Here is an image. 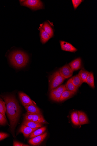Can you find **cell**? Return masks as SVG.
<instances>
[{
  "label": "cell",
  "mask_w": 97,
  "mask_h": 146,
  "mask_svg": "<svg viewBox=\"0 0 97 146\" xmlns=\"http://www.w3.org/2000/svg\"><path fill=\"white\" fill-rule=\"evenodd\" d=\"M3 98L6 107V113L10 122V129L11 133L15 137V130L19 120L21 113V108L15 97L7 96Z\"/></svg>",
  "instance_id": "obj_1"
},
{
  "label": "cell",
  "mask_w": 97,
  "mask_h": 146,
  "mask_svg": "<svg viewBox=\"0 0 97 146\" xmlns=\"http://www.w3.org/2000/svg\"><path fill=\"white\" fill-rule=\"evenodd\" d=\"M10 60L11 64L17 68L25 67L28 63L29 56L25 52L19 50L14 51L11 53Z\"/></svg>",
  "instance_id": "obj_2"
},
{
  "label": "cell",
  "mask_w": 97,
  "mask_h": 146,
  "mask_svg": "<svg viewBox=\"0 0 97 146\" xmlns=\"http://www.w3.org/2000/svg\"><path fill=\"white\" fill-rule=\"evenodd\" d=\"M65 79L60 74L59 71L55 72L49 78V81L50 90L60 86Z\"/></svg>",
  "instance_id": "obj_3"
},
{
  "label": "cell",
  "mask_w": 97,
  "mask_h": 146,
  "mask_svg": "<svg viewBox=\"0 0 97 146\" xmlns=\"http://www.w3.org/2000/svg\"><path fill=\"white\" fill-rule=\"evenodd\" d=\"M20 1L22 5L28 7L33 10L44 8L42 2L39 0H26Z\"/></svg>",
  "instance_id": "obj_4"
},
{
  "label": "cell",
  "mask_w": 97,
  "mask_h": 146,
  "mask_svg": "<svg viewBox=\"0 0 97 146\" xmlns=\"http://www.w3.org/2000/svg\"><path fill=\"white\" fill-rule=\"evenodd\" d=\"M24 120L33 121L43 124L48 123L42 114L27 112L24 116Z\"/></svg>",
  "instance_id": "obj_5"
},
{
  "label": "cell",
  "mask_w": 97,
  "mask_h": 146,
  "mask_svg": "<svg viewBox=\"0 0 97 146\" xmlns=\"http://www.w3.org/2000/svg\"><path fill=\"white\" fill-rule=\"evenodd\" d=\"M66 90L65 85H60L51 90L50 94V98L54 101L59 102V99L62 94Z\"/></svg>",
  "instance_id": "obj_6"
},
{
  "label": "cell",
  "mask_w": 97,
  "mask_h": 146,
  "mask_svg": "<svg viewBox=\"0 0 97 146\" xmlns=\"http://www.w3.org/2000/svg\"><path fill=\"white\" fill-rule=\"evenodd\" d=\"M59 71L60 74L65 79L71 77L73 73L68 64H66L60 68Z\"/></svg>",
  "instance_id": "obj_7"
},
{
  "label": "cell",
  "mask_w": 97,
  "mask_h": 146,
  "mask_svg": "<svg viewBox=\"0 0 97 146\" xmlns=\"http://www.w3.org/2000/svg\"><path fill=\"white\" fill-rule=\"evenodd\" d=\"M47 135V133L31 138L29 141V143L33 145H36L40 144L45 139Z\"/></svg>",
  "instance_id": "obj_8"
},
{
  "label": "cell",
  "mask_w": 97,
  "mask_h": 146,
  "mask_svg": "<svg viewBox=\"0 0 97 146\" xmlns=\"http://www.w3.org/2000/svg\"><path fill=\"white\" fill-rule=\"evenodd\" d=\"M38 128H32L22 124L19 129L18 132L22 133L25 137L27 138L29 137L33 131Z\"/></svg>",
  "instance_id": "obj_9"
},
{
  "label": "cell",
  "mask_w": 97,
  "mask_h": 146,
  "mask_svg": "<svg viewBox=\"0 0 97 146\" xmlns=\"http://www.w3.org/2000/svg\"><path fill=\"white\" fill-rule=\"evenodd\" d=\"M19 95L21 102L24 107L30 105H36L30 97L24 93L20 92Z\"/></svg>",
  "instance_id": "obj_10"
},
{
  "label": "cell",
  "mask_w": 97,
  "mask_h": 146,
  "mask_svg": "<svg viewBox=\"0 0 97 146\" xmlns=\"http://www.w3.org/2000/svg\"><path fill=\"white\" fill-rule=\"evenodd\" d=\"M60 43L61 49L64 51L75 52L77 49L71 44L63 41H60Z\"/></svg>",
  "instance_id": "obj_11"
},
{
  "label": "cell",
  "mask_w": 97,
  "mask_h": 146,
  "mask_svg": "<svg viewBox=\"0 0 97 146\" xmlns=\"http://www.w3.org/2000/svg\"><path fill=\"white\" fill-rule=\"evenodd\" d=\"M39 30L40 32L41 42L43 44H44L47 42L51 38L49 34L43 29V24H41L40 25Z\"/></svg>",
  "instance_id": "obj_12"
},
{
  "label": "cell",
  "mask_w": 97,
  "mask_h": 146,
  "mask_svg": "<svg viewBox=\"0 0 97 146\" xmlns=\"http://www.w3.org/2000/svg\"><path fill=\"white\" fill-rule=\"evenodd\" d=\"M73 72L78 70L81 67V60L79 58L72 61L68 64Z\"/></svg>",
  "instance_id": "obj_13"
},
{
  "label": "cell",
  "mask_w": 97,
  "mask_h": 146,
  "mask_svg": "<svg viewBox=\"0 0 97 146\" xmlns=\"http://www.w3.org/2000/svg\"><path fill=\"white\" fill-rule=\"evenodd\" d=\"M79 120L80 125H84L89 123L88 119L86 113L82 111H77Z\"/></svg>",
  "instance_id": "obj_14"
},
{
  "label": "cell",
  "mask_w": 97,
  "mask_h": 146,
  "mask_svg": "<svg viewBox=\"0 0 97 146\" xmlns=\"http://www.w3.org/2000/svg\"><path fill=\"white\" fill-rule=\"evenodd\" d=\"M24 107L27 112L42 114L40 109L36 105H30Z\"/></svg>",
  "instance_id": "obj_15"
},
{
  "label": "cell",
  "mask_w": 97,
  "mask_h": 146,
  "mask_svg": "<svg viewBox=\"0 0 97 146\" xmlns=\"http://www.w3.org/2000/svg\"><path fill=\"white\" fill-rule=\"evenodd\" d=\"M23 124L32 128H39L43 126V124L33 121L24 120Z\"/></svg>",
  "instance_id": "obj_16"
},
{
  "label": "cell",
  "mask_w": 97,
  "mask_h": 146,
  "mask_svg": "<svg viewBox=\"0 0 97 146\" xmlns=\"http://www.w3.org/2000/svg\"><path fill=\"white\" fill-rule=\"evenodd\" d=\"M72 78H71L67 81L65 85L67 90L76 93L78 88L76 87L73 84L72 81Z\"/></svg>",
  "instance_id": "obj_17"
},
{
  "label": "cell",
  "mask_w": 97,
  "mask_h": 146,
  "mask_svg": "<svg viewBox=\"0 0 97 146\" xmlns=\"http://www.w3.org/2000/svg\"><path fill=\"white\" fill-rule=\"evenodd\" d=\"M75 93L66 90L62 94L60 98L59 102L63 101L70 98L76 94Z\"/></svg>",
  "instance_id": "obj_18"
},
{
  "label": "cell",
  "mask_w": 97,
  "mask_h": 146,
  "mask_svg": "<svg viewBox=\"0 0 97 146\" xmlns=\"http://www.w3.org/2000/svg\"><path fill=\"white\" fill-rule=\"evenodd\" d=\"M46 129V127H43L39 129H38L33 131L29 136L31 139L36 137L44 133Z\"/></svg>",
  "instance_id": "obj_19"
},
{
  "label": "cell",
  "mask_w": 97,
  "mask_h": 146,
  "mask_svg": "<svg viewBox=\"0 0 97 146\" xmlns=\"http://www.w3.org/2000/svg\"><path fill=\"white\" fill-rule=\"evenodd\" d=\"M86 83L92 88H95L94 74L92 72L89 73L86 79Z\"/></svg>",
  "instance_id": "obj_20"
},
{
  "label": "cell",
  "mask_w": 97,
  "mask_h": 146,
  "mask_svg": "<svg viewBox=\"0 0 97 146\" xmlns=\"http://www.w3.org/2000/svg\"><path fill=\"white\" fill-rule=\"evenodd\" d=\"M72 81L74 85L78 88L83 83L81 79L78 74L72 77Z\"/></svg>",
  "instance_id": "obj_21"
},
{
  "label": "cell",
  "mask_w": 97,
  "mask_h": 146,
  "mask_svg": "<svg viewBox=\"0 0 97 146\" xmlns=\"http://www.w3.org/2000/svg\"><path fill=\"white\" fill-rule=\"evenodd\" d=\"M43 28L44 30L49 35L51 38L53 35V29L50 25L47 22L43 24Z\"/></svg>",
  "instance_id": "obj_22"
},
{
  "label": "cell",
  "mask_w": 97,
  "mask_h": 146,
  "mask_svg": "<svg viewBox=\"0 0 97 146\" xmlns=\"http://www.w3.org/2000/svg\"><path fill=\"white\" fill-rule=\"evenodd\" d=\"M71 117L72 121L75 125L78 126L80 125L77 111L73 112L71 113Z\"/></svg>",
  "instance_id": "obj_23"
},
{
  "label": "cell",
  "mask_w": 97,
  "mask_h": 146,
  "mask_svg": "<svg viewBox=\"0 0 97 146\" xmlns=\"http://www.w3.org/2000/svg\"><path fill=\"white\" fill-rule=\"evenodd\" d=\"M89 72L84 70H81L78 74L83 83H86V80Z\"/></svg>",
  "instance_id": "obj_24"
},
{
  "label": "cell",
  "mask_w": 97,
  "mask_h": 146,
  "mask_svg": "<svg viewBox=\"0 0 97 146\" xmlns=\"http://www.w3.org/2000/svg\"><path fill=\"white\" fill-rule=\"evenodd\" d=\"M6 107L5 102L0 99V113H1L5 116H6L5 113L6 112Z\"/></svg>",
  "instance_id": "obj_25"
},
{
  "label": "cell",
  "mask_w": 97,
  "mask_h": 146,
  "mask_svg": "<svg viewBox=\"0 0 97 146\" xmlns=\"http://www.w3.org/2000/svg\"><path fill=\"white\" fill-rule=\"evenodd\" d=\"M7 122L6 117L0 113V125H5L6 124Z\"/></svg>",
  "instance_id": "obj_26"
},
{
  "label": "cell",
  "mask_w": 97,
  "mask_h": 146,
  "mask_svg": "<svg viewBox=\"0 0 97 146\" xmlns=\"http://www.w3.org/2000/svg\"><path fill=\"white\" fill-rule=\"evenodd\" d=\"M72 1L74 8L75 10L83 1L82 0H73Z\"/></svg>",
  "instance_id": "obj_27"
},
{
  "label": "cell",
  "mask_w": 97,
  "mask_h": 146,
  "mask_svg": "<svg viewBox=\"0 0 97 146\" xmlns=\"http://www.w3.org/2000/svg\"><path fill=\"white\" fill-rule=\"evenodd\" d=\"M9 136V135L8 134L3 132H0V141L5 139Z\"/></svg>",
  "instance_id": "obj_28"
},
{
  "label": "cell",
  "mask_w": 97,
  "mask_h": 146,
  "mask_svg": "<svg viewBox=\"0 0 97 146\" xmlns=\"http://www.w3.org/2000/svg\"><path fill=\"white\" fill-rule=\"evenodd\" d=\"M13 146H29V145L24 144L16 141H14Z\"/></svg>",
  "instance_id": "obj_29"
}]
</instances>
